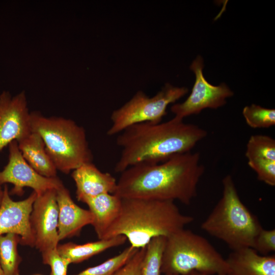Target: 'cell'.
I'll return each mask as SVG.
<instances>
[{
  "mask_svg": "<svg viewBox=\"0 0 275 275\" xmlns=\"http://www.w3.org/2000/svg\"><path fill=\"white\" fill-rule=\"evenodd\" d=\"M199 152L177 154L156 164H138L121 173L114 194L121 198L178 201L189 205L204 174Z\"/></svg>",
  "mask_w": 275,
  "mask_h": 275,
  "instance_id": "obj_1",
  "label": "cell"
},
{
  "mask_svg": "<svg viewBox=\"0 0 275 275\" xmlns=\"http://www.w3.org/2000/svg\"><path fill=\"white\" fill-rule=\"evenodd\" d=\"M207 135L202 128L175 117L164 122L132 125L116 139L122 151L115 171L121 173L135 164H156L190 152Z\"/></svg>",
  "mask_w": 275,
  "mask_h": 275,
  "instance_id": "obj_2",
  "label": "cell"
},
{
  "mask_svg": "<svg viewBox=\"0 0 275 275\" xmlns=\"http://www.w3.org/2000/svg\"><path fill=\"white\" fill-rule=\"evenodd\" d=\"M121 199L120 213L102 239L123 235L132 247L145 248L152 238H167L194 220L182 213L174 201Z\"/></svg>",
  "mask_w": 275,
  "mask_h": 275,
  "instance_id": "obj_3",
  "label": "cell"
},
{
  "mask_svg": "<svg viewBox=\"0 0 275 275\" xmlns=\"http://www.w3.org/2000/svg\"><path fill=\"white\" fill-rule=\"evenodd\" d=\"M222 184V197L202 223L201 229L225 242L232 251L252 248L263 228L241 201L231 176L226 175Z\"/></svg>",
  "mask_w": 275,
  "mask_h": 275,
  "instance_id": "obj_4",
  "label": "cell"
},
{
  "mask_svg": "<svg viewBox=\"0 0 275 275\" xmlns=\"http://www.w3.org/2000/svg\"><path fill=\"white\" fill-rule=\"evenodd\" d=\"M30 120L32 132L41 136L57 170L68 174L92 162L86 131L75 121L61 117H46L38 112H31Z\"/></svg>",
  "mask_w": 275,
  "mask_h": 275,
  "instance_id": "obj_5",
  "label": "cell"
},
{
  "mask_svg": "<svg viewBox=\"0 0 275 275\" xmlns=\"http://www.w3.org/2000/svg\"><path fill=\"white\" fill-rule=\"evenodd\" d=\"M161 273L227 275L226 259L205 237L181 229L166 238Z\"/></svg>",
  "mask_w": 275,
  "mask_h": 275,
  "instance_id": "obj_6",
  "label": "cell"
},
{
  "mask_svg": "<svg viewBox=\"0 0 275 275\" xmlns=\"http://www.w3.org/2000/svg\"><path fill=\"white\" fill-rule=\"evenodd\" d=\"M186 87H175L167 83L155 95L150 97L143 91L137 92L123 105L114 110L111 116L112 124L109 136L119 134L127 127L138 123L161 122L168 105L187 94Z\"/></svg>",
  "mask_w": 275,
  "mask_h": 275,
  "instance_id": "obj_7",
  "label": "cell"
},
{
  "mask_svg": "<svg viewBox=\"0 0 275 275\" xmlns=\"http://www.w3.org/2000/svg\"><path fill=\"white\" fill-rule=\"evenodd\" d=\"M203 58L198 56L190 68L194 72L196 80L192 91L183 102L173 104L171 107L174 117L183 120L191 115L198 114L205 108L216 109L226 103V99L233 92L225 83L213 86L205 78Z\"/></svg>",
  "mask_w": 275,
  "mask_h": 275,
  "instance_id": "obj_8",
  "label": "cell"
},
{
  "mask_svg": "<svg viewBox=\"0 0 275 275\" xmlns=\"http://www.w3.org/2000/svg\"><path fill=\"white\" fill-rule=\"evenodd\" d=\"M8 146V162L0 171V185L13 184V187L9 191L10 195H22L26 187L32 188L39 195L64 185L59 177H46L34 170L23 157L16 141H12Z\"/></svg>",
  "mask_w": 275,
  "mask_h": 275,
  "instance_id": "obj_9",
  "label": "cell"
},
{
  "mask_svg": "<svg viewBox=\"0 0 275 275\" xmlns=\"http://www.w3.org/2000/svg\"><path fill=\"white\" fill-rule=\"evenodd\" d=\"M56 190L49 189L37 195L30 216L34 247L42 255L57 249L59 245Z\"/></svg>",
  "mask_w": 275,
  "mask_h": 275,
  "instance_id": "obj_10",
  "label": "cell"
},
{
  "mask_svg": "<svg viewBox=\"0 0 275 275\" xmlns=\"http://www.w3.org/2000/svg\"><path fill=\"white\" fill-rule=\"evenodd\" d=\"M30 115L25 92L14 96L8 91L0 94V151L32 132Z\"/></svg>",
  "mask_w": 275,
  "mask_h": 275,
  "instance_id": "obj_11",
  "label": "cell"
},
{
  "mask_svg": "<svg viewBox=\"0 0 275 275\" xmlns=\"http://www.w3.org/2000/svg\"><path fill=\"white\" fill-rule=\"evenodd\" d=\"M37 196L33 191L26 199L15 201L11 198L7 185H5L0 206V236L14 233L20 237V244L34 247L30 216Z\"/></svg>",
  "mask_w": 275,
  "mask_h": 275,
  "instance_id": "obj_12",
  "label": "cell"
},
{
  "mask_svg": "<svg viewBox=\"0 0 275 275\" xmlns=\"http://www.w3.org/2000/svg\"><path fill=\"white\" fill-rule=\"evenodd\" d=\"M58 206V237L59 241L78 236L86 226L92 225L93 215L89 210L78 206L64 185L56 190Z\"/></svg>",
  "mask_w": 275,
  "mask_h": 275,
  "instance_id": "obj_13",
  "label": "cell"
},
{
  "mask_svg": "<svg viewBox=\"0 0 275 275\" xmlns=\"http://www.w3.org/2000/svg\"><path fill=\"white\" fill-rule=\"evenodd\" d=\"M76 186V196L78 201L84 202L87 199L103 194H114L117 181L111 174L100 171L92 162L84 164L71 173Z\"/></svg>",
  "mask_w": 275,
  "mask_h": 275,
  "instance_id": "obj_14",
  "label": "cell"
},
{
  "mask_svg": "<svg viewBox=\"0 0 275 275\" xmlns=\"http://www.w3.org/2000/svg\"><path fill=\"white\" fill-rule=\"evenodd\" d=\"M226 261L227 275H275L274 255H261L252 248L233 250Z\"/></svg>",
  "mask_w": 275,
  "mask_h": 275,
  "instance_id": "obj_15",
  "label": "cell"
},
{
  "mask_svg": "<svg viewBox=\"0 0 275 275\" xmlns=\"http://www.w3.org/2000/svg\"><path fill=\"white\" fill-rule=\"evenodd\" d=\"M84 203L93 215L91 225L98 239H102L120 213L122 199L114 194L106 193L88 198Z\"/></svg>",
  "mask_w": 275,
  "mask_h": 275,
  "instance_id": "obj_16",
  "label": "cell"
},
{
  "mask_svg": "<svg viewBox=\"0 0 275 275\" xmlns=\"http://www.w3.org/2000/svg\"><path fill=\"white\" fill-rule=\"evenodd\" d=\"M17 143L24 159L37 173L46 177H57L58 170L47 154L44 143L38 133L32 132Z\"/></svg>",
  "mask_w": 275,
  "mask_h": 275,
  "instance_id": "obj_17",
  "label": "cell"
},
{
  "mask_svg": "<svg viewBox=\"0 0 275 275\" xmlns=\"http://www.w3.org/2000/svg\"><path fill=\"white\" fill-rule=\"evenodd\" d=\"M126 240L125 236L119 235L82 244L69 242L63 244H59L57 250L60 256L70 263H77L107 249L122 245Z\"/></svg>",
  "mask_w": 275,
  "mask_h": 275,
  "instance_id": "obj_18",
  "label": "cell"
},
{
  "mask_svg": "<svg viewBox=\"0 0 275 275\" xmlns=\"http://www.w3.org/2000/svg\"><path fill=\"white\" fill-rule=\"evenodd\" d=\"M20 241V237L14 233L0 236V263L4 275H20L22 258L17 250Z\"/></svg>",
  "mask_w": 275,
  "mask_h": 275,
  "instance_id": "obj_19",
  "label": "cell"
},
{
  "mask_svg": "<svg viewBox=\"0 0 275 275\" xmlns=\"http://www.w3.org/2000/svg\"><path fill=\"white\" fill-rule=\"evenodd\" d=\"M166 237L152 238L146 247L141 265V275H160L162 257Z\"/></svg>",
  "mask_w": 275,
  "mask_h": 275,
  "instance_id": "obj_20",
  "label": "cell"
},
{
  "mask_svg": "<svg viewBox=\"0 0 275 275\" xmlns=\"http://www.w3.org/2000/svg\"><path fill=\"white\" fill-rule=\"evenodd\" d=\"M138 250L130 245L119 254L74 275H114L134 256Z\"/></svg>",
  "mask_w": 275,
  "mask_h": 275,
  "instance_id": "obj_21",
  "label": "cell"
},
{
  "mask_svg": "<svg viewBox=\"0 0 275 275\" xmlns=\"http://www.w3.org/2000/svg\"><path fill=\"white\" fill-rule=\"evenodd\" d=\"M245 155L248 160L262 158L275 160V140L266 135L251 136L246 144Z\"/></svg>",
  "mask_w": 275,
  "mask_h": 275,
  "instance_id": "obj_22",
  "label": "cell"
},
{
  "mask_svg": "<svg viewBox=\"0 0 275 275\" xmlns=\"http://www.w3.org/2000/svg\"><path fill=\"white\" fill-rule=\"evenodd\" d=\"M242 115L248 125L253 128H267L275 125L274 109L252 104L243 108Z\"/></svg>",
  "mask_w": 275,
  "mask_h": 275,
  "instance_id": "obj_23",
  "label": "cell"
},
{
  "mask_svg": "<svg viewBox=\"0 0 275 275\" xmlns=\"http://www.w3.org/2000/svg\"><path fill=\"white\" fill-rule=\"evenodd\" d=\"M249 166L257 175V178L271 186H275V160L256 158L248 160Z\"/></svg>",
  "mask_w": 275,
  "mask_h": 275,
  "instance_id": "obj_24",
  "label": "cell"
},
{
  "mask_svg": "<svg viewBox=\"0 0 275 275\" xmlns=\"http://www.w3.org/2000/svg\"><path fill=\"white\" fill-rule=\"evenodd\" d=\"M261 255H269L275 251V230L262 228L256 236L252 247Z\"/></svg>",
  "mask_w": 275,
  "mask_h": 275,
  "instance_id": "obj_25",
  "label": "cell"
},
{
  "mask_svg": "<svg viewBox=\"0 0 275 275\" xmlns=\"http://www.w3.org/2000/svg\"><path fill=\"white\" fill-rule=\"evenodd\" d=\"M42 257L43 263L50 267V275H67L68 267L70 263L60 256L57 249L42 255Z\"/></svg>",
  "mask_w": 275,
  "mask_h": 275,
  "instance_id": "obj_26",
  "label": "cell"
},
{
  "mask_svg": "<svg viewBox=\"0 0 275 275\" xmlns=\"http://www.w3.org/2000/svg\"><path fill=\"white\" fill-rule=\"evenodd\" d=\"M146 248L138 250L134 256L114 275H141V265Z\"/></svg>",
  "mask_w": 275,
  "mask_h": 275,
  "instance_id": "obj_27",
  "label": "cell"
},
{
  "mask_svg": "<svg viewBox=\"0 0 275 275\" xmlns=\"http://www.w3.org/2000/svg\"><path fill=\"white\" fill-rule=\"evenodd\" d=\"M4 195V188L3 189L1 185H0V206L3 200Z\"/></svg>",
  "mask_w": 275,
  "mask_h": 275,
  "instance_id": "obj_28",
  "label": "cell"
},
{
  "mask_svg": "<svg viewBox=\"0 0 275 275\" xmlns=\"http://www.w3.org/2000/svg\"><path fill=\"white\" fill-rule=\"evenodd\" d=\"M165 275H177V274H165ZM189 275H206V274L199 273H194L190 274Z\"/></svg>",
  "mask_w": 275,
  "mask_h": 275,
  "instance_id": "obj_29",
  "label": "cell"
},
{
  "mask_svg": "<svg viewBox=\"0 0 275 275\" xmlns=\"http://www.w3.org/2000/svg\"><path fill=\"white\" fill-rule=\"evenodd\" d=\"M0 275H4L0 263Z\"/></svg>",
  "mask_w": 275,
  "mask_h": 275,
  "instance_id": "obj_30",
  "label": "cell"
}]
</instances>
